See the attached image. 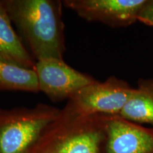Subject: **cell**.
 <instances>
[{
	"label": "cell",
	"instance_id": "cell-2",
	"mask_svg": "<svg viewBox=\"0 0 153 153\" xmlns=\"http://www.w3.org/2000/svg\"><path fill=\"white\" fill-rule=\"evenodd\" d=\"M106 116H79L65 107L50 126L41 153H101Z\"/></svg>",
	"mask_w": 153,
	"mask_h": 153
},
{
	"label": "cell",
	"instance_id": "cell-7",
	"mask_svg": "<svg viewBox=\"0 0 153 153\" xmlns=\"http://www.w3.org/2000/svg\"><path fill=\"white\" fill-rule=\"evenodd\" d=\"M105 141L106 153H153V128L107 116Z\"/></svg>",
	"mask_w": 153,
	"mask_h": 153
},
{
	"label": "cell",
	"instance_id": "cell-9",
	"mask_svg": "<svg viewBox=\"0 0 153 153\" xmlns=\"http://www.w3.org/2000/svg\"><path fill=\"white\" fill-rule=\"evenodd\" d=\"M118 116L133 123L153 126V78L139 79Z\"/></svg>",
	"mask_w": 153,
	"mask_h": 153
},
{
	"label": "cell",
	"instance_id": "cell-8",
	"mask_svg": "<svg viewBox=\"0 0 153 153\" xmlns=\"http://www.w3.org/2000/svg\"><path fill=\"white\" fill-rule=\"evenodd\" d=\"M11 23L4 1H0V60L33 70L36 62Z\"/></svg>",
	"mask_w": 153,
	"mask_h": 153
},
{
	"label": "cell",
	"instance_id": "cell-1",
	"mask_svg": "<svg viewBox=\"0 0 153 153\" xmlns=\"http://www.w3.org/2000/svg\"><path fill=\"white\" fill-rule=\"evenodd\" d=\"M11 22L36 60H63L65 51L62 1L60 0H4Z\"/></svg>",
	"mask_w": 153,
	"mask_h": 153
},
{
	"label": "cell",
	"instance_id": "cell-10",
	"mask_svg": "<svg viewBox=\"0 0 153 153\" xmlns=\"http://www.w3.org/2000/svg\"><path fill=\"white\" fill-rule=\"evenodd\" d=\"M0 89L38 92L37 76L34 70L0 60Z\"/></svg>",
	"mask_w": 153,
	"mask_h": 153
},
{
	"label": "cell",
	"instance_id": "cell-3",
	"mask_svg": "<svg viewBox=\"0 0 153 153\" xmlns=\"http://www.w3.org/2000/svg\"><path fill=\"white\" fill-rule=\"evenodd\" d=\"M60 111L46 104L0 110V153H28Z\"/></svg>",
	"mask_w": 153,
	"mask_h": 153
},
{
	"label": "cell",
	"instance_id": "cell-6",
	"mask_svg": "<svg viewBox=\"0 0 153 153\" xmlns=\"http://www.w3.org/2000/svg\"><path fill=\"white\" fill-rule=\"evenodd\" d=\"M147 0H65L63 4L88 22L126 27L137 22Z\"/></svg>",
	"mask_w": 153,
	"mask_h": 153
},
{
	"label": "cell",
	"instance_id": "cell-5",
	"mask_svg": "<svg viewBox=\"0 0 153 153\" xmlns=\"http://www.w3.org/2000/svg\"><path fill=\"white\" fill-rule=\"evenodd\" d=\"M33 70L37 76L39 90L53 101L69 100L82 88L97 81L74 70L61 59L38 60Z\"/></svg>",
	"mask_w": 153,
	"mask_h": 153
},
{
	"label": "cell",
	"instance_id": "cell-4",
	"mask_svg": "<svg viewBox=\"0 0 153 153\" xmlns=\"http://www.w3.org/2000/svg\"><path fill=\"white\" fill-rule=\"evenodd\" d=\"M133 89L126 82L112 76L82 88L69 99L65 108L79 116H118Z\"/></svg>",
	"mask_w": 153,
	"mask_h": 153
},
{
	"label": "cell",
	"instance_id": "cell-11",
	"mask_svg": "<svg viewBox=\"0 0 153 153\" xmlns=\"http://www.w3.org/2000/svg\"><path fill=\"white\" fill-rule=\"evenodd\" d=\"M137 22L153 28V0H147L140 11Z\"/></svg>",
	"mask_w": 153,
	"mask_h": 153
}]
</instances>
